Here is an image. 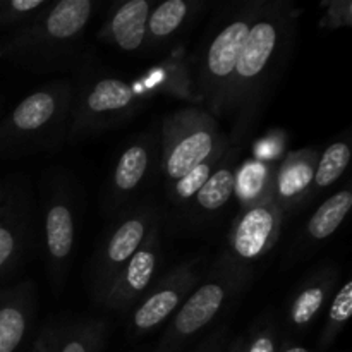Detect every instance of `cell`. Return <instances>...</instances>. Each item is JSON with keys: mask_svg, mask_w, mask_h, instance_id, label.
Instances as JSON below:
<instances>
[{"mask_svg": "<svg viewBox=\"0 0 352 352\" xmlns=\"http://www.w3.org/2000/svg\"><path fill=\"white\" fill-rule=\"evenodd\" d=\"M131 86L144 102L153 96H172L198 103L192 67L182 55L164 58L158 64L151 65L134 81H131Z\"/></svg>", "mask_w": 352, "mask_h": 352, "instance_id": "18", "label": "cell"}, {"mask_svg": "<svg viewBox=\"0 0 352 352\" xmlns=\"http://www.w3.org/2000/svg\"><path fill=\"white\" fill-rule=\"evenodd\" d=\"M229 141V134L220 131L219 120L201 107L191 105L168 113L162 120L158 138L167 189Z\"/></svg>", "mask_w": 352, "mask_h": 352, "instance_id": "6", "label": "cell"}, {"mask_svg": "<svg viewBox=\"0 0 352 352\" xmlns=\"http://www.w3.org/2000/svg\"><path fill=\"white\" fill-rule=\"evenodd\" d=\"M162 223L164 222L157 223L150 230L143 246L136 251L129 263L112 282L102 302V308H105L107 311L120 313V315L131 313V309L150 289L162 258Z\"/></svg>", "mask_w": 352, "mask_h": 352, "instance_id": "13", "label": "cell"}, {"mask_svg": "<svg viewBox=\"0 0 352 352\" xmlns=\"http://www.w3.org/2000/svg\"><path fill=\"white\" fill-rule=\"evenodd\" d=\"M285 213L274 198L241 206L227 234L222 256L236 267L253 270V265L267 256L280 237Z\"/></svg>", "mask_w": 352, "mask_h": 352, "instance_id": "9", "label": "cell"}, {"mask_svg": "<svg viewBox=\"0 0 352 352\" xmlns=\"http://www.w3.org/2000/svg\"><path fill=\"white\" fill-rule=\"evenodd\" d=\"M58 342V323L45 322L41 325L40 332L31 342V347L28 352H57Z\"/></svg>", "mask_w": 352, "mask_h": 352, "instance_id": "31", "label": "cell"}, {"mask_svg": "<svg viewBox=\"0 0 352 352\" xmlns=\"http://www.w3.org/2000/svg\"><path fill=\"white\" fill-rule=\"evenodd\" d=\"M50 0H2L0 3V30L17 31L34 19Z\"/></svg>", "mask_w": 352, "mask_h": 352, "instance_id": "28", "label": "cell"}, {"mask_svg": "<svg viewBox=\"0 0 352 352\" xmlns=\"http://www.w3.org/2000/svg\"><path fill=\"white\" fill-rule=\"evenodd\" d=\"M229 146L230 141L227 144H223L222 148H219L215 153L210 155L205 162L196 165L192 170H189L184 177L179 179L175 184H172L170 188L167 189L168 198H170V201L174 203L175 206H186L192 198H195L196 192L203 188V184H205L210 179V175L213 174L217 164H219L220 158H222V155L226 153V150Z\"/></svg>", "mask_w": 352, "mask_h": 352, "instance_id": "27", "label": "cell"}, {"mask_svg": "<svg viewBox=\"0 0 352 352\" xmlns=\"http://www.w3.org/2000/svg\"><path fill=\"white\" fill-rule=\"evenodd\" d=\"M160 222H164L160 208L148 203L124 213L107 232L93 258L89 275V289L96 306H102L112 282L143 246L150 230Z\"/></svg>", "mask_w": 352, "mask_h": 352, "instance_id": "8", "label": "cell"}, {"mask_svg": "<svg viewBox=\"0 0 352 352\" xmlns=\"http://www.w3.org/2000/svg\"><path fill=\"white\" fill-rule=\"evenodd\" d=\"M298 10L285 0H263L241 50L236 74L227 98L226 116L234 117L232 143H243L261 107L267 102L272 86L285 67L296 31Z\"/></svg>", "mask_w": 352, "mask_h": 352, "instance_id": "1", "label": "cell"}, {"mask_svg": "<svg viewBox=\"0 0 352 352\" xmlns=\"http://www.w3.org/2000/svg\"><path fill=\"white\" fill-rule=\"evenodd\" d=\"M243 143H232L222 155L217 164L215 170L210 175L208 181L203 184L195 195V198L188 203V217L195 220H206L222 212L223 206L236 191V177L241 165V153H243Z\"/></svg>", "mask_w": 352, "mask_h": 352, "instance_id": "20", "label": "cell"}, {"mask_svg": "<svg viewBox=\"0 0 352 352\" xmlns=\"http://www.w3.org/2000/svg\"><path fill=\"white\" fill-rule=\"evenodd\" d=\"M38 292L26 280L0 291V352H19L36 320Z\"/></svg>", "mask_w": 352, "mask_h": 352, "instance_id": "17", "label": "cell"}, {"mask_svg": "<svg viewBox=\"0 0 352 352\" xmlns=\"http://www.w3.org/2000/svg\"><path fill=\"white\" fill-rule=\"evenodd\" d=\"M227 347V330L223 327L213 330L201 344L195 347L191 352H223Z\"/></svg>", "mask_w": 352, "mask_h": 352, "instance_id": "32", "label": "cell"}, {"mask_svg": "<svg viewBox=\"0 0 352 352\" xmlns=\"http://www.w3.org/2000/svg\"><path fill=\"white\" fill-rule=\"evenodd\" d=\"M2 191H3V182L0 181V198H2Z\"/></svg>", "mask_w": 352, "mask_h": 352, "instance_id": "35", "label": "cell"}, {"mask_svg": "<svg viewBox=\"0 0 352 352\" xmlns=\"http://www.w3.org/2000/svg\"><path fill=\"white\" fill-rule=\"evenodd\" d=\"M318 155V148H302L285 155L275 167L272 196L284 213L294 212L311 199Z\"/></svg>", "mask_w": 352, "mask_h": 352, "instance_id": "15", "label": "cell"}, {"mask_svg": "<svg viewBox=\"0 0 352 352\" xmlns=\"http://www.w3.org/2000/svg\"><path fill=\"white\" fill-rule=\"evenodd\" d=\"M205 3L198 0H165L155 3L148 17L146 48L160 50L170 45L203 10Z\"/></svg>", "mask_w": 352, "mask_h": 352, "instance_id": "21", "label": "cell"}, {"mask_svg": "<svg viewBox=\"0 0 352 352\" xmlns=\"http://www.w3.org/2000/svg\"><path fill=\"white\" fill-rule=\"evenodd\" d=\"M43 203V239L47 272L54 291L65 282L76 246V208L64 177L47 181Z\"/></svg>", "mask_w": 352, "mask_h": 352, "instance_id": "10", "label": "cell"}, {"mask_svg": "<svg viewBox=\"0 0 352 352\" xmlns=\"http://www.w3.org/2000/svg\"><path fill=\"white\" fill-rule=\"evenodd\" d=\"M109 325L102 318H81L58 325L57 352H102Z\"/></svg>", "mask_w": 352, "mask_h": 352, "instance_id": "22", "label": "cell"}, {"mask_svg": "<svg viewBox=\"0 0 352 352\" xmlns=\"http://www.w3.org/2000/svg\"><path fill=\"white\" fill-rule=\"evenodd\" d=\"M325 12L320 19V26L325 30H339L349 28L352 24V3L351 0H333L323 3Z\"/></svg>", "mask_w": 352, "mask_h": 352, "instance_id": "30", "label": "cell"}, {"mask_svg": "<svg viewBox=\"0 0 352 352\" xmlns=\"http://www.w3.org/2000/svg\"><path fill=\"white\" fill-rule=\"evenodd\" d=\"M74 85L50 81L24 96L0 122V155L28 157L54 151L67 141Z\"/></svg>", "mask_w": 352, "mask_h": 352, "instance_id": "3", "label": "cell"}, {"mask_svg": "<svg viewBox=\"0 0 352 352\" xmlns=\"http://www.w3.org/2000/svg\"><path fill=\"white\" fill-rule=\"evenodd\" d=\"M33 237V205L26 181H3L0 198V278L23 263Z\"/></svg>", "mask_w": 352, "mask_h": 352, "instance_id": "12", "label": "cell"}, {"mask_svg": "<svg viewBox=\"0 0 352 352\" xmlns=\"http://www.w3.org/2000/svg\"><path fill=\"white\" fill-rule=\"evenodd\" d=\"M196 260L184 261L168 272L162 280L144 292L138 305L131 309L127 330L133 337L153 332L167 318H170L179 306L195 291L203 278Z\"/></svg>", "mask_w": 352, "mask_h": 352, "instance_id": "11", "label": "cell"}, {"mask_svg": "<svg viewBox=\"0 0 352 352\" xmlns=\"http://www.w3.org/2000/svg\"><path fill=\"white\" fill-rule=\"evenodd\" d=\"M351 208L352 191L349 188L340 189L336 195L327 198L306 223V239L309 243H323L325 239H329L342 226L346 217L349 215Z\"/></svg>", "mask_w": 352, "mask_h": 352, "instance_id": "23", "label": "cell"}, {"mask_svg": "<svg viewBox=\"0 0 352 352\" xmlns=\"http://www.w3.org/2000/svg\"><path fill=\"white\" fill-rule=\"evenodd\" d=\"M277 165L261 160H248L239 165L236 177V191L239 195L241 206L253 205L261 199L274 198L272 186Z\"/></svg>", "mask_w": 352, "mask_h": 352, "instance_id": "24", "label": "cell"}, {"mask_svg": "<svg viewBox=\"0 0 352 352\" xmlns=\"http://www.w3.org/2000/svg\"><path fill=\"white\" fill-rule=\"evenodd\" d=\"M153 6L151 0H127L117 3L100 28L98 38L103 43L112 45L126 54L146 48L148 17Z\"/></svg>", "mask_w": 352, "mask_h": 352, "instance_id": "19", "label": "cell"}, {"mask_svg": "<svg viewBox=\"0 0 352 352\" xmlns=\"http://www.w3.org/2000/svg\"><path fill=\"white\" fill-rule=\"evenodd\" d=\"M339 278L340 272L336 265H322L306 275L289 299V325L296 330H302L315 323L339 289Z\"/></svg>", "mask_w": 352, "mask_h": 352, "instance_id": "16", "label": "cell"}, {"mask_svg": "<svg viewBox=\"0 0 352 352\" xmlns=\"http://www.w3.org/2000/svg\"><path fill=\"white\" fill-rule=\"evenodd\" d=\"M0 3H2V0H0Z\"/></svg>", "mask_w": 352, "mask_h": 352, "instance_id": "36", "label": "cell"}, {"mask_svg": "<svg viewBox=\"0 0 352 352\" xmlns=\"http://www.w3.org/2000/svg\"><path fill=\"white\" fill-rule=\"evenodd\" d=\"M253 274V270L236 267L220 254L212 270L203 275L195 291L174 313L153 352H181L220 315L230 299L248 287Z\"/></svg>", "mask_w": 352, "mask_h": 352, "instance_id": "5", "label": "cell"}, {"mask_svg": "<svg viewBox=\"0 0 352 352\" xmlns=\"http://www.w3.org/2000/svg\"><path fill=\"white\" fill-rule=\"evenodd\" d=\"M98 3L58 0L0 43V57L34 72L62 71L76 64Z\"/></svg>", "mask_w": 352, "mask_h": 352, "instance_id": "2", "label": "cell"}, {"mask_svg": "<svg viewBox=\"0 0 352 352\" xmlns=\"http://www.w3.org/2000/svg\"><path fill=\"white\" fill-rule=\"evenodd\" d=\"M243 347H244V336H239L226 347V351L223 352H243Z\"/></svg>", "mask_w": 352, "mask_h": 352, "instance_id": "33", "label": "cell"}, {"mask_svg": "<svg viewBox=\"0 0 352 352\" xmlns=\"http://www.w3.org/2000/svg\"><path fill=\"white\" fill-rule=\"evenodd\" d=\"M278 352H313L311 349H308V347L305 346H298V344H280V349Z\"/></svg>", "mask_w": 352, "mask_h": 352, "instance_id": "34", "label": "cell"}, {"mask_svg": "<svg viewBox=\"0 0 352 352\" xmlns=\"http://www.w3.org/2000/svg\"><path fill=\"white\" fill-rule=\"evenodd\" d=\"M160 162V143L153 134H140L131 140L113 165L107 188V208L117 212L150 181Z\"/></svg>", "mask_w": 352, "mask_h": 352, "instance_id": "14", "label": "cell"}, {"mask_svg": "<svg viewBox=\"0 0 352 352\" xmlns=\"http://www.w3.org/2000/svg\"><path fill=\"white\" fill-rule=\"evenodd\" d=\"M261 2L263 0H243L227 7L226 12L219 16L215 30L210 31L196 58L192 74L198 107L212 113L215 119L226 116L227 98L241 50Z\"/></svg>", "mask_w": 352, "mask_h": 352, "instance_id": "4", "label": "cell"}, {"mask_svg": "<svg viewBox=\"0 0 352 352\" xmlns=\"http://www.w3.org/2000/svg\"><path fill=\"white\" fill-rule=\"evenodd\" d=\"M351 143L347 138L346 140L333 141L332 144H329V146L318 155L315 177H313L311 198L342 177L344 170H346L347 165H349L351 162Z\"/></svg>", "mask_w": 352, "mask_h": 352, "instance_id": "25", "label": "cell"}, {"mask_svg": "<svg viewBox=\"0 0 352 352\" xmlns=\"http://www.w3.org/2000/svg\"><path fill=\"white\" fill-rule=\"evenodd\" d=\"M352 316V282L346 280L333 294L332 301L327 306V320L322 333L318 337V349L325 351L336 342L337 337L347 325Z\"/></svg>", "mask_w": 352, "mask_h": 352, "instance_id": "26", "label": "cell"}, {"mask_svg": "<svg viewBox=\"0 0 352 352\" xmlns=\"http://www.w3.org/2000/svg\"><path fill=\"white\" fill-rule=\"evenodd\" d=\"M143 103L144 100L136 95L131 82L113 76H100L85 82L81 89L74 86L67 141L76 143L122 126L133 119Z\"/></svg>", "mask_w": 352, "mask_h": 352, "instance_id": "7", "label": "cell"}, {"mask_svg": "<svg viewBox=\"0 0 352 352\" xmlns=\"http://www.w3.org/2000/svg\"><path fill=\"white\" fill-rule=\"evenodd\" d=\"M280 349V339H278V327L275 318L263 316L250 332L244 336L243 352H278Z\"/></svg>", "mask_w": 352, "mask_h": 352, "instance_id": "29", "label": "cell"}]
</instances>
